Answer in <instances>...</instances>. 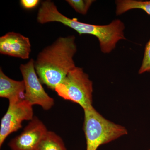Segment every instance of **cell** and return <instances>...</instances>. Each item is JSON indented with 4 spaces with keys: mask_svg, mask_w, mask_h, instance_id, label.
I'll return each instance as SVG.
<instances>
[{
    "mask_svg": "<svg viewBox=\"0 0 150 150\" xmlns=\"http://www.w3.org/2000/svg\"><path fill=\"white\" fill-rule=\"evenodd\" d=\"M31 45L28 38L14 32L0 37V53L21 59H29Z\"/></svg>",
    "mask_w": 150,
    "mask_h": 150,
    "instance_id": "cell-8",
    "label": "cell"
},
{
    "mask_svg": "<svg viewBox=\"0 0 150 150\" xmlns=\"http://www.w3.org/2000/svg\"><path fill=\"white\" fill-rule=\"evenodd\" d=\"M74 35L59 38L38 54L34 67L41 83L55 90L76 67L74 57L77 52Z\"/></svg>",
    "mask_w": 150,
    "mask_h": 150,
    "instance_id": "cell-2",
    "label": "cell"
},
{
    "mask_svg": "<svg viewBox=\"0 0 150 150\" xmlns=\"http://www.w3.org/2000/svg\"><path fill=\"white\" fill-rule=\"evenodd\" d=\"M83 110L86 150H97L101 145L128 134L125 127L105 118L93 106Z\"/></svg>",
    "mask_w": 150,
    "mask_h": 150,
    "instance_id": "cell-3",
    "label": "cell"
},
{
    "mask_svg": "<svg viewBox=\"0 0 150 150\" xmlns=\"http://www.w3.org/2000/svg\"><path fill=\"white\" fill-rule=\"evenodd\" d=\"M36 150H67L63 140L53 131H48Z\"/></svg>",
    "mask_w": 150,
    "mask_h": 150,
    "instance_id": "cell-11",
    "label": "cell"
},
{
    "mask_svg": "<svg viewBox=\"0 0 150 150\" xmlns=\"http://www.w3.org/2000/svg\"><path fill=\"white\" fill-rule=\"evenodd\" d=\"M25 86L23 81L11 79L0 69V97L8 100L9 103L25 99Z\"/></svg>",
    "mask_w": 150,
    "mask_h": 150,
    "instance_id": "cell-9",
    "label": "cell"
},
{
    "mask_svg": "<svg viewBox=\"0 0 150 150\" xmlns=\"http://www.w3.org/2000/svg\"><path fill=\"white\" fill-rule=\"evenodd\" d=\"M115 3V14L117 16L134 9L142 10L150 16V1L117 0Z\"/></svg>",
    "mask_w": 150,
    "mask_h": 150,
    "instance_id": "cell-10",
    "label": "cell"
},
{
    "mask_svg": "<svg viewBox=\"0 0 150 150\" xmlns=\"http://www.w3.org/2000/svg\"><path fill=\"white\" fill-rule=\"evenodd\" d=\"M149 150H150V149H149Z\"/></svg>",
    "mask_w": 150,
    "mask_h": 150,
    "instance_id": "cell-15",
    "label": "cell"
},
{
    "mask_svg": "<svg viewBox=\"0 0 150 150\" xmlns=\"http://www.w3.org/2000/svg\"><path fill=\"white\" fill-rule=\"evenodd\" d=\"M37 20L41 24L54 22L61 23L74 30L80 35L88 34L95 36L99 42L101 52L104 54L111 53L119 41L126 39L124 34L125 25L121 20H114L105 25L84 23L79 21L77 18H69L62 14L51 1L41 3Z\"/></svg>",
    "mask_w": 150,
    "mask_h": 150,
    "instance_id": "cell-1",
    "label": "cell"
},
{
    "mask_svg": "<svg viewBox=\"0 0 150 150\" xmlns=\"http://www.w3.org/2000/svg\"><path fill=\"white\" fill-rule=\"evenodd\" d=\"M20 69L25 86V99L33 106L37 105L45 110L51 109L54 105V98L49 96L43 88L35 71L33 59L21 65Z\"/></svg>",
    "mask_w": 150,
    "mask_h": 150,
    "instance_id": "cell-5",
    "label": "cell"
},
{
    "mask_svg": "<svg viewBox=\"0 0 150 150\" xmlns=\"http://www.w3.org/2000/svg\"><path fill=\"white\" fill-rule=\"evenodd\" d=\"M55 91L63 99L79 104L83 110L93 106V82L80 67L71 70Z\"/></svg>",
    "mask_w": 150,
    "mask_h": 150,
    "instance_id": "cell-4",
    "label": "cell"
},
{
    "mask_svg": "<svg viewBox=\"0 0 150 150\" xmlns=\"http://www.w3.org/2000/svg\"><path fill=\"white\" fill-rule=\"evenodd\" d=\"M146 72L150 73V38L145 46L144 57L139 71L140 74Z\"/></svg>",
    "mask_w": 150,
    "mask_h": 150,
    "instance_id": "cell-13",
    "label": "cell"
},
{
    "mask_svg": "<svg viewBox=\"0 0 150 150\" xmlns=\"http://www.w3.org/2000/svg\"><path fill=\"white\" fill-rule=\"evenodd\" d=\"M48 131L42 121L34 116L21 134L10 141L9 147L11 150H36Z\"/></svg>",
    "mask_w": 150,
    "mask_h": 150,
    "instance_id": "cell-7",
    "label": "cell"
},
{
    "mask_svg": "<svg viewBox=\"0 0 150 150\" xmlns=\"http://www.w3.org/2000/svg\"><path fill=\"white\" fill-rule=\"evenodd\" d=\"M39 0H21V4L22 6L26 9L34 8L39 4Z\"/></svg>",
    "mask_w": 150,
    "mask_h": 150,
    "instance_id": "cell-14",
    "label": "cell"
},
{
    "mask_svg": "<svg viewBox=\"0 0 150 150\" xmlns=\"http://www.w3.org/2000/svg\"><path fill=\"white\" fill-rule=\"evenodd\" d=\"M66 1L76 12L86 15L93 3V0H67Z\"/></svg>",
    "mask_w": 150,
    "mask_h": 150,
    "instance_id": "cell-12",
    "label": "cell"
},
{
    "mask_svg": "<svg viewBox=\"0 0 150 150\" xmlns=\"http://www.w3.org/2000/svg\"><path fill=\"white\" fill-rule=\"evenodd\" d=\"M33 105L25 99L9 103L8 110L1 118L0 128V146L12 133L22 127L24 121L33 118Z\"/></svg>",
    "mask_w": 150,
    "mask_h": 150,
    "instance_id": "cell-6",
    "label": "cell"
}]
</instances>
